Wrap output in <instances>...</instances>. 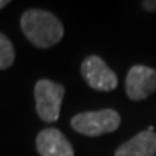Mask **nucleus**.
<instances>
[{"label": "nucleus", "mask_w": 156, "mask_h": 156, "mask_svg": "<svg viewBox=\"0 0 156 156\" xmlns=\"http://www.w3.org/2000/svg\"><path fill=\"white\" fill-rule=\"evenodd\" d=\"M81 74L93 90L113 91L117 87V75L97 55H90L84 59L81 64Z\"/></svg>", "instance_id": "4"}, {"label": "nucleus", "mask_w": 156, "mask_h": 156, "mask_svg": "<svg viewBox=\"0 0 156 156\" xmlns=\"http://www.w3.org/2000/svg\"><path fill=\"white\" fill-rule=\"evenodd\" d=\"M156 90V71L146 65H134L126 77V94L129 98L140 101L147 98Z\"/></svg>", "instance_id": "5"}, {"label": "nucleus", "mask_w": 156, "mask_h": 156, "mask_svg": "<svg viewBox=\"0 0 156 156\" xmlns=\"http://www.w3.org/2000/svg\"><path fill=\"white\" fill-rule=\"evenodd\" d=\"M122 123L120 114L113 108H104L98 112L80 113L71 119V127L84 136H101L112 133L119 129Z\"/></svg>", "instance_id": "2"}, {"label": "nucleus", "mask_w": 156, "mask_h": 156, "mask_svg": "<svg viewBox=\"0 0 156 156\" xmlns=\"http://www.w3.org/2000/svg\"><path fill=\"white\" fill-rule=\"evenodd\" d=\"M64 94H65L64 85L54 83L51 80H39L35 84L36 113L44 122L52 123L59 119Z\"/></svg>", "instance_id": "3"}, {"label": "nucleus", "mask_w": 156, "mask_h": 156, "mask_svg": "<svg viewBox=\"0 0 156 156\" xmlns=\"http://www.w3.org/2000/svg\"><path fill=\"white\" fill-rule=\"evenodd\" d=\"M142 5H143V7H145L146 10H155L156 9V2H143V3H142Z\"/></svg>", "instance_id": "9"}, {"label": "nucleus", "mask_w": 156, "mask_h": 156, "mask_svg": "<svg viewBox=\"0 0 156 156\" xmlns=\"http://www.w3.org/2000/svg\"><path fill=\"white\" fill-rule=\"evenodd\" d=\"M7 5H9V0H0V10L5 9Z\"/></svg>", "instance_id": "10"}, {"label": "nucleus", "mask_w": 156, "mask_h": 156, "mask_svg": "<svg viewBox=\"0 0 156 156\" xmlns=\"http://www.w3.org/2000/svg\"><path fill=\"white\" fill-rule=\"evenodd\" d=\"M36 149L41 156H74V149L61 130L48 127L36 137Z\"/></svg>", "instance_id": "6"}, {"label": "nucleus", "mask_w": 156, "mask_h": 156, "mask_svg": "<svg viewBox=\"0 0 156 156\" xmlns=\"http://www.w3.org/2000/svg\"><path fill=\"white\" fill-rule=\"evenodd\" d=\"M156 155V133L155 132H140L130 140L124 142L114 156H155Z\"/></svg>", "instance_id": "7"}, {"label": "nucleus", "mask_w": 156, "mask_h": 156, "mask_svg": "<svg viewBox=\"0 0 156 156\" xmlns=\"http://www.w3.org/2000/svg\"><path fill=\"white\" fill-rule=\"evenodd\" d=\"M20 29L29 42L38 48H51L64 36L61 20L46 10L29 9L20 17Z\"/></svg>", "instance_id": "1"}, {"label": "nucleus", "mask_w": 156, "mask_h": 156, "mask_svg": "<svg viewBox=\"0 0 156 156\" xmlns=\"http://www.w3.org/2000/svg\"><path fill=\"white\" fill-rule=\"evenodd\" d=\"M15 62V48L10 39L0 32V69H7Z\"/></svg>", "instance_id": "8"}]
</instances>
